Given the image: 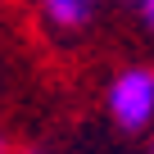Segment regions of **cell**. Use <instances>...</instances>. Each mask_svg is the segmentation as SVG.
Here are the masks:
<instances>
[{"mask_svg":"<svg viewBox=\"0 0 154 154\" xmlns=\"http://www.w3.org/2000/svg\"><path fill=\"white\" fill-rule=\"evenodd\" d=\"M104 109L122 131H145L154 122V68L127 63L122 72H113V82L104 91Z\"/></svg>","mask_w":154,"mask_h":154,"instance_id":"cell-1","label":"cell"},{"mask_svg":"<svg viewBox=\"0 0 154 154\" xmlns=\"http://www.w3.org/2000/svg\"><path fill=\"white\" fill-rule=\"evenodd\" d=\"M41 18L54 32H82L95 18V5H91V0H45V5H41Z\"/></svg>","mask_w":154,"mask_h":154,"instance_id":"cell-2","label":"cell"},{"mask_svg":"<svg viewBox=\"0 0 154 154\" xmlns=\"http://www.w3.org/2000/svg\"><path fill=\"white\" fill-rule=\"evenodd\" d=\"M140 23L154 32V0H145V5H140Z\"/></svg>","mask_w":154,"mask_h":154,"instance_id":"cell-3","label":"cell"},{"mask_svg":"<svg viewBox=\"0 0 154 154\" xmlns=\"http://www.w3.org/2000/svg\"><path fill=\"white\" fill-rule=\"evenodd\" d=\"M0 154H9V145H5V136H0Z\"/></svg>","mask_w":154,"mask_h":154,"instance_id":"cell-4","label":"cell"},{"mask_svg":"<svg viewBox=\"0 0 154 154\" xmlns=\"http://www.w3.org/2000/svg\"><path fill=\"white\" fill-rule=\"evenodd\" d=\"M145 154H154V136H149V149H145Z\"/></svg>","mask_w":154,"mask_h":154,"instance_id":"cell-5","label":"cell"},{"mask_svg":"<svg viewBox=\"0 0 154 154\" xmlns=\"http://www.w3.org/2000/svg\"><path fill=\"white\" fill-rule=\"evenodd\" d=\"M23 154H41V149H23Z\"/></svg>","mask_w":154,"mask_h":154,"instance_id":"cell-6","label":"cell"}]
</instances>
